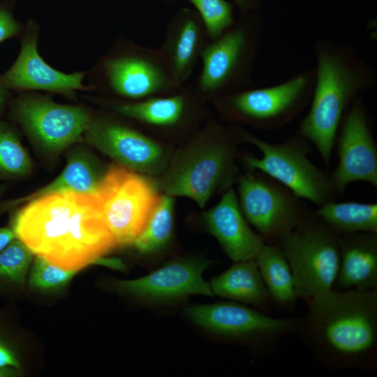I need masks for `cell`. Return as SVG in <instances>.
<instances>
[{
	"instance_id": "6da1fadb",
	"label": "cell",
	"mask_w": 377,
	"mask_h": 377,
	"mask_svg": "<svg viewBox=\"0 0 377 377\" xmlns=\"http://www.w3.org/2000/svg\"><path fill=\"white\" fill-rule=\"evenodd\" d=\"M12 210L15 237L62 269L77 272L117 246L93 193H49Z\"/></svg>"
},
{
	"instance_id": "7a4b0ae2",
	"label": "cell",
	"mask_w": 377,
	"mask_h": 377,
	"mask_svg": "<svg viewBox=\"0 0 377 377\" xmlns=\"http://www.w3.org/2000/svg\"><path fill=\"white\" fill-rule=\"evenodd\" d=\"M297 334L325 370L377 374V289H332L306 302Z\"/></svg>"
},
{
	"instance_id": "3957f363",
	"label": "cell",
	"mask_w": 377,
	"mask_h": 377,
	"mask_svg": "<svg viewBox=\"0 0 377 377\" xmlns=\"http://www.w3.org/2000/svg\"><path fill=\"white\" fill-rule=\"evenodd\" d=\"M314 53V89L297 133L315 146L327 167L346 112L356 98L375 87L377 77L350 45L320 38Z\"/></svg>"
},
{
	"instance_id": "277c9868",
	"label": "cell",
	"mask_w": 377,
	"mask_h": 377,
	"mask_svg": "<svg viewBox=\"0 0 377 377\" xmlns=\"http://www.w3.org/2000/svg\"><path fill=\"white\" fill-rule=\"evenodd\" d=\"M243 131L238 125L208 122L168 161L157 183L159 190L189 198L203 208L214 193L238 179L236 151Z\"/></svg>"
},
{
	"instance_id": "5b68a950",
	"label": "cell",
	"mask_w": 377,
	"mask_h": 377,
	"mask_svg": "<svg viewBox=\"0 0 377 377\" xmlns=\"http://www.w3.org/2000/svg\"><path fill=\"white\" fill-rule=\"evenodd\" d=\"M92 91L105 98L135 101L173 94L181 84L158 48L119 36L89 72Z\"/></svg>"
},
{
	"instance_id": "8992f818",
	"label": "cell",
	"mask_w": 377,
	"mask_h": 377,
	"mask_svg": "<svg viewBox=\"0 0 377 377\" xmlns=\"http://www.w3.org/2000/svg\"><path fill=\"white\" fill-rule=\"evenodd\" d=\"M265 26L258 11H239L228 29L209 41L193 84L207 101L254 87L252 71Z\"/></svg>"
},
{
	"instance_id": "52a82bcc",
	"label": "cell",
	"mask_w": 377,
	"mask_h": 377,
	"mask_svg": "<svg viewBox=\"0 0 377 377\" xmlns=\"http://www.w3.org/2000/svg\"><path fill=\"white\" fill-rule=\"evenodd\" d=\"M315 80V68H306L277 84L253 87L212 102L228 123L276 130L291 122L309 105Z\"/></svg>"
},
{
	"instance_id": "ba28073f",
	"label": "cell",
	"mask_w": 377,
	"mask_h": 377,
	"mask_svg": "<svg viewBox=\"0 0 377 377\" xmlns=\"http://www.w3.org/2000/svg\"><path fill=\"white\" fill-rule=\"evenodd\" d=\"M275 244L290 267L299 299L334 288L339 266L338 235L313 211Z\"/></svg>"
},
{
	"instance_id": "9c48e42d",
	"label": "cell",
	"mask_w": 377,
	"mask_h": 377,
	"mask_svg": "<svg viewBox=\"0 0 377 377\" xmlns=\"http://www.w3.org/2000/svg\"><path fill=\"white\" fill-rule=\"evenodd\" d=\"M184 313L198 326L228 342L246 346L260 357L274 355L284 338L297 333L303 320V316L274 318L231 300L193 305Z\"/></svg>"
},
{
	"instance_id": "30bf717a",
	"label": "cell",
	"mask_w": 377,
	"mask_h": 377,
	"mask_svg": "<svg viewBox=\"0 0 377 377\" xmlns=\"http://www.w3.org/2000/svg\"><path fill=\"white\" fill-rule=\"evenodd\" d=\"M243 142L261 151L263 156H246L244 161L251 172H260L281 184L298 198L320 207L338 195L331 174L315 165L308 158L309 142L300 133L283 142L272 143L244 131Z\"/></svg>"
},
{
	"instance_id": "8fae6325",
	"label": "cell",
	"mask_w": 377,
	"mask_h": 377,
	"mask_svg": "<svg viewBox=\"0 0 377 377\" xmlns=\"http://www.w3.org/2000/svg\"><path fill=\"white\" fill-rule=\"evenodd\" d=\"M157 183L117 163L103 173L94 192L117 246L133 244L161 194Z\"/></svg>"
},
{
	"instance_id": "7c38bea8",
	"label": "cell",
	"mask_w": 377,
	"mask_h": 377,
	"mask_svg": "<svg viewBox=\"0 0 377 377\" xmlns=\"http://www.w3.org/2000/svg\"><path fill=\"white\" fill-rule=\"evenodd\" d=\"M8 114L36 147L56 154L82 140L94 113L82 105L61 104L24 91L12 98Z\"/></svg>"
},
{
	"instance_id": "4fadbf2b",
	"label": "cell",
	"mask_w": 377,
	"mask_h": 377,
	"mask_svg": "<svg viewBox=\"0 0 377 377\" xmlns=\"http://www.w3.org/2000/svg\"><path fill=\"white\" fill-rule=\"evenodd\" d=\"M239 177L238 202L249 224L266 244H274L292 230L309 210L302 199L288 188L262 173Z\"/></svg>"
},
{
	"instance_id": "5bb4252c",
	"label": "cell",
	"mask_w": 377,
	"mask_h": 377,
	"mask_svg": "<svg viewBox=\"0 0 377 377\" xmlns=\"http://www.w3.org/2000/svg\"><path fill=\"white\" fill-rule=\"evenodd\" d=\"M83 138L117 164L145 175L163 173L168 163L154 138L108 114H94Z\"/></svg>"
},
{
	"instance_id": "9a60e30c",
	"label": "cell",
	"mask_w": 377,
	"mask_h": 377,
	"mask_svg": "<svg viewBox=\"0 0 377 377\" xmlns=\"http://www.w3.org/2000/svg\"><path fill=\"white\" fill-rule=\"evenodd\" d=\"M335 145L339 163L331 177L338 195L351 183L362 181L377 187V145L362 97L346 112Z\"/></svg>"
},
{
	"instance_id": "2e32d148",
	"label": "cell",
	"mask_w": 377,
	"mask_h": 377,
	"mask_svg": "<svg viewBox=\"0 0 377 377\" xmlns=\"http://www.w3.org/2000/svg\"><path fill=\"white\" fill-rule=\"evenodd\" d=\"M96 101L121 118L165 132L189 128L202 116L207 101L193 84H188L173 94L139 101H124L105 97L96 98Z\"/></svg>"
},
{
	"instance_id": "e0dca14e",
	"label": "cell",
	"mask_w": 377,
	"mask_h": 377,
	"mask_svg": "<svg viewBox=\"0 0 377 377\" xmlns=\"http://www.w3.org/2000/svg\"><path fill=\"white\" fill-rule=\"evenodd\" d=\"M39 26L33 20L25 24L20 50L12 66L0 75L11 91H43L75 100L77 91H92L82 83L84 71L65 73L46 63L38 51Z\"/></svg>"
},
{
	"instance_id": "ac0fdd59",
	"label": "cell",
	"mask_w": 377,
	"mask_h": 377,
	"mask_svg": "<svg viewBox=\"0 0 377 377\" xmlns=\"http://www.w3.org/2000/svg\"><path fill=\"white\" fill-rule=\"evenodd\" d=\"M209 265L205 260L186 258L172 260L139 279L117 281L124 292L149 302H167L191 295L213 297L202 273Z\"/></svg>"
},
{
	"instance_id": "d6986e66",
	"label": "cell",
	"mask_w": 377,
	"mask_h": 377,
	"mask_svg": "<svg viewBox=\"0 0 377 377\" xmlns=\"http://www.w3.org/2000/svg\"><path fill=\"white\" fill-rule=\"evenodd\" d=\"M207 230L234 262L255 260L265 242L244 216L236 191L229 188L219 202L202 214Z\"/></svg>"
},
{
	"instance_id": "ffe728a7",
	"label": "cell",
	"mask_w": 377,
	"mask_h": 377,
	"mask_svg": "<svg viewBox=\"0 0 377 377\" xmlns=\"http://www.w3.org/2000/svg\"><path fill=\"white\" fill-rule=\"evenodd\" d=\"M210 40L204 22L193 9L181 8L168 23L158 49L181 84H186Z\"/></svg>"
},
{
	"instance_id": "44dd1931",
	"label": "cell",
	"mask_w": 377,
	"mask_h": 377,
	"mask_svg": "<svg viewBox=\"0 0 377 377\" xmlns=\"http://www.w3.org/2000/svg\"><path fill=\"white\" fill-rule=\"evenodd\" d=\"M338 235V290L377 289V233L358 232Z\"/></svg>"
},
{
	"instance_id": "7402d4cb",
	"label": "cell",
	"mask_w": 377,
	"mask_h": 377,
	"mask_svg": "<svg viewBox=\"0 0 377 377\" xmlns=\"http://www.w3.org/2000/svg\"><path fill=\"white\" fill-rule=\"evenodd\" d=\"M209 283L214 295L251 305L266 313L272 309V300L254 260L234 262Z\"/></svg>"
},
{
	"instance_id": "603a6c76",
	"label": "cell",
	"mask_w": 377,
	"mask_h": 377,
	"mask_svg": "<svg viewBox=\"0 0 377 377\" xmlns=\"http://www.w3.org/2000/svg\"><path fill=\"white\" fill-rule=\"evenodd\" d=\"M103 173L85 151L73 150L68 154L65 168L56 179L25 196L8 200L10 209L49 193L64 191L94 193Z\"/></svg>"
},
{
	"instance_id": "cb8c5ba5",
	"label": "cell",
	"mask_w": 377,
	"mask_h": 377,
	"mask_svg": "<svg viewBox=\"0 0 377 377\" xmlns=\"http://www.w3.org/2000/svg\"><path fill=\"white\" fill-rule=\"evenodd\" d=\"M273 306L293 310L298 300L289 264L276 244H265L255 258Z\"/></svg>"
},
{
	"instance_id": "d4e9b609",
	"label": "cell",
	"mask_w": 377,
	"mask_h": 377,
	"mask_svg": "<svg viewBox=\"0 0 377 377\" xmlns=\"http://www.w3.org/2000/svg\"><path fill=\"white\" fill-rule=\"evenodd\" d=\"M313 212L337 235L377 233V203L332 200Z\"/></svg>"
},
{
	"instance_id": "484cf974",
	"label": "cell",
	"mask_w": 377,
	"mask_h": 377,
	"mask_svg": "<svg viewBox=\"0 0 377 377\" xmlns=\"http://www.w3.org/2000/svg\"><path fill=\"white\" fill-rule=\"evenodd\" d=\"M173 228L174 198L163 193L133 245L140 253H155L170 242Z\"/></svg>"
},
{
	"instance_id": "4316f807",
	"label": "cell",
	"mask_w": 377,
	"mask_h": 377,
	"mask_svg": "<svg viewBox=\"0 0 377 377\" xmlns=\"http://www.w3.org/2000/svg\"><path fill=\"white\" fill-rule=\"evenodd\" d=\"M33 164L11 122L0 119V182L29 175Z\"/></svg>"
},
{
	"instance_id": "83f0119b",
	"label": "cell",
	"mask_w": 377,
	"mask_h": 377,
	"mask_svg": "<svg viewBox=\"0 0 377 377\" xmlns=\"http://www.w3.org/2000/svg\"><path fill=\"white\" fill-rule=\"evenodd\" d=\"M33 253L15 238L0 252V283L22 286L33 260Z\"/></svg>"
},
{
	"instance_id": "f1b7e54d",
	"label": "cell",
	"mask_w": 377,
	"mask_h": 377,
	"mask_svg": "<svg viewBox=\"0 0 377 377\" xmlns=\"http://www.w3.org/2000/svg\"><path fill=\"white\" fill-rule=\"evenodd\" d=\"M175 3L181 1L191 3L201 17L210 39L222 34L235 22L233 6L228 0H165Z\"/></svg>"
},
{
	"instance_id": "f546056e",
	"label": "cell",
	"mask_w": 377,
	"mask_h": 377,
	"mask_svg": "<svg viewBox=\"0 0 377 377\" xmlns=\"http://www.w3.org/2000/svg\"><path fill=\"white\" fill-rule=\"evenodd\" d=\"M77 272L66 270L36 256L30 270L29 286L40 290H49L66 285Z\"/></svg>"
},
{
	"instance_id": "4dcf8cb0",
	"label": "cell",
	"mask_w": 377,
	"mask_h": 377,
	"mask_svg": "<svg viewBox=\"0 0 377 377\" xmlns=\"http://www.w3.org/2000/svg\"><path fill=\"white\" fill-rule=\"evenodd\" d=\"M16 0H0V43L15 38H21L25 24L14 16Z\"/></svg>"
},
{
	"instance_id": "1f68e13d",
	"label": "cell",
	"mask_w": 377,
	"mask_h": 377,
	"mask_svg": "<svg viewBox=\"0 0 377 377\" xmlns=\"http://www.w3.org/2000/svg\"><path fill=\"white\" fill-rule=\"evenodd\" d=\"M11 92L12 91L4 85L0 76V117L3 114L11 101Z\"/></svg>"
},
{
	"instance_id": "d6a6232c",
	"label": "cell",
	"mask_w": 377,
	"mask_h": 377,
	"mask_svg": "<svg viewBox=\"0 0 377 377\" xmlns=\"http://www.w3.org/2000/svg\"><path fill=\"white\" fill-rule=\"evenodd\" d=\"M239 11H258L262 0H232Z\"/></svg>"
},
{
	"instance_id": "836d02e7",
	"label": "cell",
	"mask_w": 377,
	"mask_h": 377,
	"mask_svg": "<svg viewBox=\"0 0 377 377\" xmlns=\"http://www.w3.org/2000/svg\"><path fill=\"white\" fill-rule=\"evenodd\" d=\"M15 237L10 227H0V252Z\"/></svg>"
},
{
	"instance_id": "e575fe53",
	"label": "cell",
	"mask_w": 377,
	"mask_h": 377,
	"mask_svg": "<svg viewBox=\"0 0 377 377\" xmlns=\"http://www.w3.org/2000/svg\"><path fill=\"white\" fill-rule=\"evenodd\" d=\"M17 374V369L13 367L0 368V377L14 376Z\"/></svg>"
},
{
	"instance_id": "d590c367",
	"label": "cell",
	"mask_w": 377,
	"mask_h": 377,
	"mask_svg": "<svg viewBox=\"0 0 377 377\" xmlns=\"http://www.w3.org/2000/svg\"><path fill=\"white\" fill-rule=\"evenodd\" d=\"M5 188L4 186H0V198L3 194ZM8 211L7 200L0 202V214Z\"/></svg>"
}]
</instances>
